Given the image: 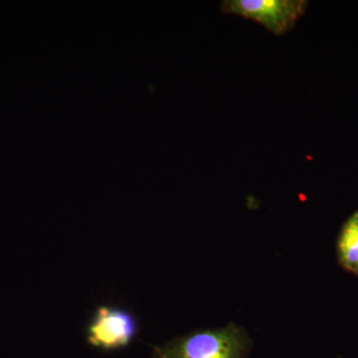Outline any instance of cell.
<instances>
[{"label": "cell", "instance_id": "1", "mask_svg": "<svg viewBox=\"0 0 358 358\" xmlns=\"http://www.w3.org/2000/svg\"><path fill=\"white\" fill-rule=\"evenodd\" d=\"M251 341L235 324L214 329H199L154 346L152 358H246Z\"/></svg>", "mask_w": 358, "mask_h": 358}, {"label": "cell", "instance_id": "2", "mask_svg": "<svg viewBox=\"0 0 358 358\" xmlns=\"http://www.w3.org/2000/svg\"><path fill=\"white\" fill-rule=\"evenodd\" d=\"M140 322L131 310L117 305L96 306L86 327L89 345L103 352L128 348L138 336Z\"/></svg>", "mask_w": 358, "mask_h": 358}, {"label": "cell", "instance_id": "3", "mask_svg": "<svg viewBox=\"0 0 358 358\" xmlns=\"http://www.w3.org/2000/svg\"><path fill=\"white\" fill-rule=\"evenodd\" d=\"M301 0H232L224 2L225 11L261 23L275 34H282L303 13Z\"/></svg>", "mask_w": 358, "mask_h": 358}, {"label": "cell", "instance_id": "4", "mask_svg": "<svg viewBox=\"0 0 358 358\" xmlns=\"http://www.w3.org/2000/svg\"><path fill=\"white\" fill-rule=\"evenodd\" d=\"M338 258L345 270L358 275V211L348 219L339 234Z\"/></svg>", "mask_w": 358, "mask_h": 358}]
</instances>
